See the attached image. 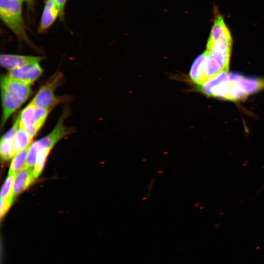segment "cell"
Masks as SVG:
<instances>
[{
    "label": "cell",
    "instance_id": "1",
    "mask_svg": "<svg viewBox=\"0 0 264 264\" xmlns=\"http://www.w3.org/2000/svg\"><path fill=\"white\" fill-rule=\"evenodd\" d=\"M232 37L222 17H215L206 50L193 62L189 76L198 86L220 73L228 71L231 56Z\"/></svg>",
    "mask_w": 264,
    "mask_h": 264
},
{
    "label": "cell",
    "instance_id": "2",
    "mask_svg": "<svg viewBox=\"0 0 264 264\" xmlns=\"http://www.w3.org/2000/svg\"><path fill=\"white\" fill-rule=\"evenodd\" d=\"M198 87L208 96L237 101L264 88V79L247 78L239 74H229L227 71Z\"/></svg>",
    "mask_w": 264,
    "mask_h": 264
},
{
    "label": "cell",
    "instance_id": "3",
    "mask_svg": "<svg viewBox=\"0 0 264 264\" xmlns=\"http://www.w3.org/2000/svg\"><path fill=\"white\" fill-rule=\"evenodd\" d=\"M0 89L2 127L10 116L27 100L32 90L31 85L14 79L7 75L1 76Z\"/></svg>",
    "mask_w": 264,
    "mask_h": 264
},
{
    "label": "cell",
    "instance_id": "4",
    "mask_svg": "<svg viewBox=\"0 0 264 264\" xmlns=\"http://www.w3.org/2000/svg\"><path fill=\"white\" fill-rule=\"evenodd\" d=\"M22 3V0H0V17L20 42L32 46L23 18Z\"/></svg>",
    "mask_w": 264,
    "mask_h": 264
},
{
    "label": "cell",
    "instance_id": "5",
    "mask_svg": "<svg viewBox=\"0 0 264 264\" xmlns=\"http://www.w3.org/2000/svg\"><path fill=\"white\" fill-rule=\"evenodd\" d=\"M67 114L66 112L62 114L54 128L49 134L31 143L27 155L26 167L33 168L39 151L51 150L59 140L71 132V130L66 127L64 124Z\"/></svg>",
    "mask_w": 264,
    "mask_h": 264
},
{
    "label": "cell",
    "instance_id": "6",
    "mask_svg": "<svg viewBox=\"0 0 264 264\" xmlns=\"http://www.w3.org/2000/svg\"><path fill=\"white\" fill-rule=\"evenodd\" d=\"M50 111L30 102L19 114L20 126L33 138L44 124Z\"/></svg>",
    "mask_w": 264,
    "mask_h": 264
},
{
    "label": "cell",
    "instance_id": "7",
    "mask_svg": "<svg viewBox=\"0 0 264 264\" xmlns=\"http://www.w3.org/2000/svg\"><path fill=\"white\" fill-rule=\"evenodd\" d=\"M61 77V74H56L40 88L30 103L38 108L51 110L60 102V98L55 94V90Z\"/></svg>",
    "mask_w": 264,
    "mask_h": 264
},
{
    "label": "cell",
    "instance_id": "8",
    "mask_svg": "<svg viewBox=\"0 0 264 264\" xmlns=\"http://www.w3.org/2000/svg\"><path fill=\"white\" fill-rule=\"evenodd\" d=\"M42 73L43 69L39 63H36L9 70L7 75L14 79L31 85Z\"/></svg>",
    "mask_w": 264,
    "mask_h": 264
},
{
    "label": "cell",
    "instance_id": "9",
    "mask_svg": "<svg viewBox=\"0 0 264 264\" xmlns=\"http://www.w3.org/2000/svg\"><path fill=\"white\" fill-rule=\"evenodd\" d=\"M43 58L41 56L3 54L0 56V64L2 67L10 70L29 65L39 63Z\"/></svg>",
    "mask_w": 264,
    "mask_h": 264
},
{
    "label": "cell",
    "instance_id": "10",
    "mask_svg": "<svg viewBox=\"0 0 264 264\" xmlns=\"http://www.w3.org/2000/svg\"><path fill=\"white\" fill-rule=\"evenodd\" d=\"M34 168L25 166L14 176L12 195L14 198L26 190L35 181Z\"/></svg>",
    "mask_w": 264,
    "mask_h": 264
},
{
    "label": "cell",
    "instance_id": "11",
    "mask_svg": "<svg viewBox=\"0 0 264 264\" xmlns=\"http://www.w3.org/2000/svg\"><path fill=\"white\" fill-rule=\"evenodd\" d=\"M60 17L59 8L53 0H45L39 26V31L44 32L53 24L57 18Z\"/></svg>",
    "mask_w": 264,
    "mask_h": 264
},
{
    "label": "cell",
    "instance_id": "12",
    "mask_svg": "<svg viewBox=\"0 0 264 264\" xmlns=\"http://www.w3.org/2000/svg\"><path fill=\"white\" fill-rule=\"evenodd\" d=\"M32 139L33 137L19 125L14 140L15 155L30 146L32 143Z\"/></svg>",
    "mask_w": 264,
    "mask_h": 264
},
{
    "label": "cell",
    "instance_id": "13",
    "mask_svg": "<svg viewBox=\"0 0 264 264\" xmlns=\"http://www.w3.org/2000/svg\"><path fill=\"white\" fill-rule=\"evenodd\" d=\"M28 147L16 154L13 157L8 172V175L16 174L26 165Z\"/></svg>",
    "mask_w": 264,
    "mask_h": 264
},
{
    "label": "cell",
    "instance_id": "14",
    "mask_svg": "<svg viewBox=\"0 0 264 264\" xmlns=\"http://www.w3.org/2000/svg\"><path fill=\"white\" fill-rule=\"evenodd\" d=\"M14 140V139L1 138L0 143V154L3 160H8L15 155Z\"/></svg>",
    "mask_w": 264,
    "mask_h": 264
},
{
    "label": "cell",
    "instance_id": "15",
    "mask_svg": "<svg viewBox=\"0 0 264 264\" xmlns=\"http://www.w3.org/2000/svg\"><path fill=\"white\" fill-rule=\"evenodd\" d=\"M50 150V149H44L39 151L36 162L34 167V176L36 179L42 172Z\"/></svg>",
    "mask_w": 264,
    "mask_h": 264
},
{
    "label": "cell",
    "instance_id": "16",
    "mask_svg": "<svg viewBox=\"0 0 264 264\" xmlns=\"http://www.w3.org/2000/svg\"><path fill=\"white\" fill-rule=\"evenodd\" d=\"M15 175L11 174L8 175L1 189L0 198H8L13 200H15L12 195L13 185Z\"/></svg>",
    "mask_w": 264,
    "mask_h": 264
},
{
    "label": "cell",
    "instance_id": "17",
    "mask_svg": "<svg viewBox=\"0 0 264 264\" xmlns=\"http://www.w3.org/2000/svg\"><path fill=\"white\" fill-rule=\"evenodd\" d=\"M13 201L14 200L11 199L0 198V215L1 219L5 215Z\"/></svg>",
    "mask_w": 264,
    "mask_h": 264
},
{
    "label": "cell",
    "instance_id": "18",
    "mask_svg": "<svg viewBox=\"0 0 264 264\" xmlns=\"http://www.w3.org/2000/svg\"><path fill=\"white\" fill-rule=\"evenodd\" d=\"M57 5L60 11V19H64V9L67 0H53Z\"/></svg>",
    "mask_w": 264,
    "mask_h": 264
},
{
    "label": "cell",
    "instance_id": "19",
    "mask_svg": "<svg viewBox=\"0 0 264 264\" xmlns=\"http://www.w3.org/2000/svg\"><path fill=\"white\" fill-rule=\"evenodd\" d=\"M25 2L29 8H32L33 5V0H22Z\"/></svg>",
    "mask_w": 264,
    "mask_h": 264
}]
</instances>
